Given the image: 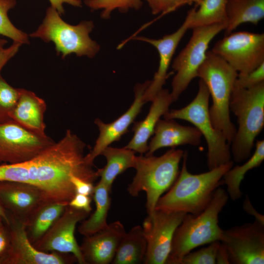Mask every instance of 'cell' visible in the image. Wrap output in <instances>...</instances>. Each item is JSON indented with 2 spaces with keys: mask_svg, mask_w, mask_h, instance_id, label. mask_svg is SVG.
<instances>
[{
  "mask_svg": "<svg viewBox=\"0 0 264 264\" xmlns=\"http://www.w3.org/2000/svg\"><path fill=\"white\" fill-rule=\"evenodd\" d=\"M238 73L251 71L264 63V34L231 33L219 40L211 50Z\"/></svg>",
  "mask_w": 264,
  "mask_h": 264,
  "instance_id": "obj_10",
  "label": "cell"
},
{
  "mask_svg": "<svg viewBox=\"0 0 264 264\" xmlns=\"http://www.w3.org/2000/svg\"><path fill=\"white\" fill-rule=\"evenodd\" d=\"M210 93L205 83L198 82V89L194 99L179 109L169 110L166 119H181L192 123L204 137L207 146V164L209 170L226 164L231 160L230 144L223 133L214 128L209 115Z\"/></svg>",
  "mask_w": 264,
  "mask_h": 264,
  "instance_id": "obj_8",
  "label": "cell"
},
{
  "mask_svg": "<svg viewBox=\"0 0 264 264\" xmlns=\"http://www.w3.org/2000/svg\"><path fill=\"white\" fill-rule=\"evenodd\" d=\"M146 250L147 242L142 227L136 225L122 237L111 264H141Z\"/></svg>",
  "mask_w": 264,
  "mask_h": 264,
  "instance_id": "obj_26",
  "label": "cell"
},
{
  "mask_svg": "<svg viewBox=\"0 0 264 264\" xmlns=\"http://www.w3.org/2000/svg\"><path fill=\"white\" fill-rule=\"evenodd\" d=\"M91 198L90 196L76 193L68 205L77 209L85 210L90 213L92 208L91 207Z\"/></svg>",
  "mask_w": 264,
  "mask_h": 264,
  "instance_id": "obj_37",
  "label": "cell"
},
{
  "mask_svg": "<svg viewBox=\"0 0 264 264\" xmlns=\"http://www.w3.org/2000/svg\"><path fill=\"white\" fill-rule=\"evenodd\" d=\"M125 233L123 224L117 220L96 233L84 236L80 248L86 264L111 263Z\"/></svg>",
  "mask_w": 264,
  "mask_h": 264,
  "instance_id": "obj_17",
  "label": "cell"
},
{
  "mask_svg": "<svg viewBox=\"0 0 264 264\" xmlns=\"http://www.w3.org/2000/svg\"><path fill=\"white\" fill-rule=\"evenodd\" d=\"M151 81L137 84L134 88V100L129 109L117 119L110 123H105L99 118L94 120L98 127L99 134L92 150L85 155L86 162L93 165L94 160L107 147L128 132V128L140 112L143 105L144 93L150 85Z\"/></svg>",
  "mask_w": 264,
  "mask_h": 264,
  "instance_id": "obj_16",
  "label": "cell"
},
{
  "mask_svg": "<svg viewBox=\"0 0 264 264\" xmlns=\"http://www.w3.org/2000/svg\"><path fill=\"white\" fill-rule=\"evenodd\" d=\"M7 43L6 39L0 38V53L5 49L4 46Z\"/></svg>",
  "mask_w": 264,
  "mask_h": 264,
  "instance_id": "obj_44",
  "label": "cell"
},
{
  "mask_svg": "<svg viewBox=\"0 0 264 264\" xmlns=\"http://www.w3.org/2000/svg\"><path fill=\"white\" fill-rule=\"evenodd\" d=\"M242 208L247 214L254 217L255 220L264 224V216L258 213L254 208L247 196H245V198L243 202Z\"/></svg>",
  "mask_w": 264,
  "mask_h": 264,
  "instance_id": "obj_41",
  "label": "cell"
},
{
  "mask_svg": "<svg viewBox=\"0 0 264 264\" xmlns=\"http://www.w3.org/2000/svg\"><path fill=\"white\" fill-rule=\"evenodd\" d=\"M154 134L146 155H153L156 151L162 148H175L184 145L198 146L202 136L195 127L183 126L174 119H166L158 121Z\"/></svg>",
  "mask_w": 264,
  "mask_h": 264,
  "instance_id": "obj_20",
  "label": "cell"
},
{
  "mask_svg": "<svg viewBox=\"0 0 264 264\" xmlns=\"http://www.w3.org/2000/svg\"><path fill=\"white\" fill-rule=\"evenodd\" d=\"M94 28L91 21H83L77 25L67 23L56 9L50 6L42 23L29 36L40 38L45 43H53L57 53L61 54L62 58L71 54L93 58L100 48L89 36Z\"/></svg>",
  "mask_w": 264,
  "mask_h": 264,
  "instance_id": "obj_7",
  "label": "cell"
},
{
  "mask_svg": "<svg viewBox=\"0 0 264 264\" xmlns=\"http://www.w3.org/2000/svg\"><path fill=\"white\" fill-rule=\"evenodd\" d=\"M22 45L20 43L13 42L10 46L0 53V72L7 63L16 54Z\"/></svg>",
  "mask_w": 264,
  "mask_h": 264,
  "instance_id": "obj_39",
  "label": "cell"
},
{
  "mask_svg": "<svg viewBox=\"0 0 264 264\" xmlns=\"http://www.w3.org/2000/svg\"><path fill=\"white\" fill-rule=\"evenodd\" d=\"M68 203L42 202L25 222L30 242L35 243L62 215Z\"/></svg>",
  "mask_w": 264,
  "mask_h": 264,
  "instance_id": "obj_24",
  "label": "cell"
},
{
  "mask_svg": "<svg viewBox=\"0 0 264 264\" xmlns=\"http://www.w3.org/2000/svg\"><path fill=\"white\" fill-rule=\"evenodd\" d=\"M86 144L70 130L57 143L25 161L31 184L38 187L43 202L68 203L76 194L70 178L93 183L99 177L85 159Z\"/></svg>",
  "mask_w": 264,
  "mask_h": 264,
  "instance_id": "obj_1",
  "label": "cell"
},
{
  "mask_svg": "<svg viewBox=\"0 0 264 264\" xmlns=\"http://www.w3.org/2000/svg\"><path fill=\"white\" fill-rule=\"evenodd\" d=\"M230 111L237 118L238 128L230 144L233 161L240 163L251 155L254 141L264 126V82L248 88L234 87Z\"/></svg>",
  "mask_w": 264,
  "mask_h": 264,
  "instance_id": "obj_5",
  "label": "cell"
},
{
  "mask_svg": "<svg viewBox=\"0 0 264 264\" xmlns=\"http://www.w3.org/2000/svg\"><path fill=\"white\" fill-rule=\"evenodd\" d=\"M185 214L156 209L148 214L142 226L147 242L144 264H166L174 234Z\"/></svg>",
  "mask_w": 264,
  "mask_h": 264,
  "instance_id": "obj_12",
  "label": "cell"
},
{
  "mask_svg": "<svg viewBox=\"0 0 264 264\" xmlns=\"http://www.w3.org/2000/svg\"><path fill=\"white\" fill-rule=\"evenodd\" d=\"M152 104L146 117L142 121L134 122L133 136L124 147L142 155L148 150V141L154 134L155 126L161 116L169 111L174 102L171 93L162 88L152 101Z\"/></svg>",
  "mask_w": 264,
  "mask_h": 264,
  "instance_id": "obj_21",
  "label": "cell"
},
{
  "mask_svg": "<svg viewBox=\"0 0 264 264\" xmlns=\"http://www.w3.org/2000/svg\"><path fill=\"white\" fill-rule=\"evenodd\" d=\"M241 165L233 166L223 175V184L226 185V192L231 199L235 201L242 195L240 185L245 174L250 170L261 165L264 160V140H257L253 154Z\"/></svg>",
  "mask_w": 264,
  "mask_h": 264,
  "instance_id": "obj_28",
  "label": "cell"
},
{
  "mask_svg": "<svg viewBox=\"0 0 264 264\" xmlns=\"http://www.w3.org/2000/svg\"><path fill=\"white\" fill-rule=\"evenodd\" d=\"M228 194L218 187L208 206L199 214H186L174 234L166 264H179L184 256L198 246L220 242L223 233L219 225V214L227 204Z\"/></svg>",
  "mask_w": 264,
  "mask_h": 264,
  "instance_id": "obj_3",
  "label": "cell"
},
{
  "mask_svg": "<svg viewBox=\"0 0 264 264\" xmlns=\"http://www.w3.org/2000/svg\"><path fill=\"white\" fill-rule=\"evenodd\" d=\"M220 242L210 243L207 247L192 252L183 257L179 264H215L216 255Z\"/></svg>",
  "mask_w": 264,
  "mask_h": 264,
  "instance_id": "obj_33",
  "label": "cell"
},
{
  "mask_svg": "<svg viewBox=\"0 0 264 264\" xmlns=\"http://www.w3.org/2000/svg\"><path fill=\"white\" fill-rule=\"evenodd\" d=\"M110 192L109 188L100 181L94 186L92 196L95 202V210L88 219L82 221L79 226L78 231L81 235L88 236L107 226V219L110 205Z\"/></svg>",
  "mask_w": 264,
  "mask_h": 264,
  "instance_id": "obj_27",
  "label": "cell"
},
{
  "mask_svg": "<svg viewBox=\"0 0 264 264\" xmlns=\"http://www.w3.org/2000/svg\"><path fill=\"white\" fill-rule=\"evenodd\" d=\"M238 74L227 62L211 50L207 52L197 73L211 96L212 105L209 110L212 123L223 133L229 144L237 131L230 118L229 104Z\"/></svg>",
  "mask_w": 264,
  "mask_h": 264,
  "instance_id": "obj_4",
  "label": "cell"
},
{
  "mask_svg": "<svg viewBox=\"0 0 264 264\" xmlns=\"http://www.w3.org/2000/svg\"><path fill=\"white\" fill-rule=\"evenodd\" d=\"M0 219L5 223L8 221V213L0 201Z\"/></svg>",
  "mask_w": 264,
  "mask_h": 264,
  "instance_id": "obj_43",
  "label": "cell"
},
{
  "mask_svg": "<svg viewBox=\"0 0 264 264\" xmlns=\"http://www.w3.org/2000/svg\"><path fill=\"white\" fill-rule=\"evenodd\" d=\"M85 4L91 10H101V18L108 19L111 13L118 10L126 13L130 9L139 10L142 6V0H85Z\"/></svg>",
  "mask_w": 264,
  "mask_h": 264,
  "instance_id": "obj_31",
  "label": "cell"
},
{
  "mask_svg": "<svg viewBox=\"0 0 264 264\" xmlns=\"http://www.w3.org/2000/svg\"><path fill=\"white\" fill-rule=\"evenodd\" d=\"M225 27V23H219L192 29V34L188 43L174 59L172 66L176 71L170 92L174 102L197 77L198 69L205 59L210 43Z\"/></svg>",
  "mask_w": 264,
  "mask_h": 264,
  "instance_id": "obj_9",
  "label": "cell"
},
{
  "mask_svg": "<svg viewBox=\"0 0 264 264\" xmlns=\"http://www.w3.org/2000/svg\"><path fill=\"white\" fill-rule=\"evenodd\" d=\"M16 3V0H0V35L22 44H29V35L15 27L8 16Z\"/></svg>",
  "mask_w": 264,
  "mask_h": 264,
  "instance_id": "obj_30",
  "label": "cell"
},
{
  "mask_svg": "<svg viewBox=\"0 0 264 264\" xmlns=\"http://www.w3.org/2000/svg\"><path fill=\"white\" fill-rule=\"evenodd\" d=\"M188 152H184L181 170L174 183L156 204V210L183 212L197 215L210 203L215 191L223 184L224 174L233 165V161L209 170L193 174L187 167Z\"/></svg>",
  "mask_w": 264,
  "mask_h": 264,
  "instance_id": "obj_2",
  "label": "cell"
},
{
  "mask_svg": "<svg viewBox=\"0 0 264 264\" xmlns=\"http://www.w3.org/2000/svg\"><path fill=\"white\" fill-rule=\"evenodd\" d=\"M264 82V63L251 71L238 74L234 87L248 88Z\"/></svg>",
  "mask_w": 264,
  "mask_h": 264,
  "instance_id": "obj_35",
  "label": "cell"
},
{
  "mask_svg": "<svg viewBox=\"0 0 264 264\" xmlns=\"http://www.w3.org/2000/svg\"><path fill=\"white\" fill-rule=\"evenodd\" d=\"M0 201L8 212L25 223L43 202L40 189L30 183L0 181Z\"/></svg>",
  "mask_w": 264,
  "mask_h": 264,
  "instance_id": "obj_19",
  "label": "cell"
},
{
  "mask_svg": "<svg viewBox=\"0 0 264 264\" xmlns=\"http://www.w3.org/2000/svg\"><path fill=\"white\" fill-rule=\"evenodd\" d=\"M19 96V89L8 84L0 72V121L10 119L9 114L15 107Z\"/></svg>",
  "mask_w": 264,
  "mask_h": 264,
  "instance_id": "obj_32",
  "label": "cell"
},
{
  "mask_svg": "<svg viewBox=\"0 0 264 264\" xmlns=\"http://www.w3.org/2000/svg\"><path fill=\"white\" fill-rule=\"evenodd\" d=\"M201 0H197V4L196 5V6H195V7H197V6L198 5V4L199 3V2H200Z\"/></svg>",
  "mask_w": 264,
  "mask_h": 264,
  "instance_id": "obj_46",
  "label": "cell"
},
{
  "mask_svg": "<svg viewBox=\"0 0 264 264\" xmlns=\"http://www.w3.org/2000/svg\"><path fill=\"white\" fill-rule=\"evenodd\" d=\"M220 242L230 264H264V224L256 220L223 230Z\"/></svg>",
  "mask_w": 264,
  "mask_h": 264,
  "instance_id": "obj_13",
  "label": "cell"
},
{
  "mask_svg": "<svg viewBox=\"0 0 264 264\" xmlns=\"http://www.w3.org/2000/svg\"><path fill=\"white\" fill-rule=\"evenodd\" d=\"M107 160L106 165L97 170L100 181L111 191L116 177L130 168L134 167L135 152L126 148L107 147L102 152Z\"/></svg>",
  "mask_w": 264,
  "mask_h": 264,
  "instance_id": "obj_25",
  "label": "cell"
},
{
  "mask_svg": "<svg viewBox=\"0 0 264 264\" xmlns=\"http://www.w3.org/2000/svg\"><path fill=\"white\" fill-rule=\"evenodd\" d=\"M89 213L68 204L44 235L33 244L39 251L71 254L79 264H86L74 236L77 224Z\"/></svg>",
  "mask_w": 264,
  "mask_h": 264,
  "instance_id": "obj_15",
  "label": "cell"
},
{
  "mask_svg": "<svg viewBox=\"0 0 264 264\" xmlns=\"http://www.w3.org/2000/svg\"><path fill=\"white\" fill-rule=\"evenodd\" d=\"M70 180L75 188L76 194L88 196L92 195L94 188L93 183L85 181L74 176H71Z\"/></svg>",
  "mask_w": 264,
  "mask_h": 264,
  "instance_id": "obj_36",
  "label": "cell"
},
{
  "mask_svg": "<svg viewBox=\"0 0 264 264\" xmlns=\"http://www.w3.org/2000/svg\"><path fill=\"white\" fill-rule=\"evenodd\" d=\"M54 142L47 135L34 133L10 118L0 121V162L27 161Z\"/></svg>",
  "mask_w": 264,
  "mask_h": 264,
  "instance_id": "obj_11",
  "label": "cell"
},
{
  "mask_svg": "<svg viewBox=\"0 0 264 264\" xmlns=\"http://www.w3.org/2000/svg\"><path fill=\"white\" fill-rule=\"evenodd\" d=\"M225 35L244 23L257 25L264 18V0H227Z\"/></svg>",
  "mask_w": 264,
  "mask_h": 264,
  "instance_id": "obj_23",
  "label": "cell"
},
{
  "mask_svg": "<svg viewBox=\"0 0 264 264\" xmlns=\"http://www.w3.org/2000/svg\"><path fill=\"white\" fill-rule=\"evenodd\" d=\"M8 221L4 223L10 236V247L3 264H68L77 260L71 254L39 251L30 242L25 223L7 211Z\"/></svg>",
  "mask_w": 264,
  "mask_h": 264,
  "instance_id": "obj_14",
  "label": "cell"
},
{
  "mask_svg": "<svg viewBox=\"0 0 264 264\" xmlns=\"http://www.w3.org/2000/svg\"><path fill=\"white\" fill-rule=\"evenodd\" d=\"M19 89L18 100L9 114V118L34 133L46 136L44 122L45 102L31 91Z\"/></svg>",
  "mask_w": 264,
  "mask_h": 264,
  "instance_id": "obj_22",
  "label": "cell"
},
{
  "mask_svg": "<svg viewBox=\"0 0 264 264\" xmlns=\"http://www.w3.org/2000/svg\"><path fill=\"white\" fill-rule=\"evenodd\" d=\"M227 0H201L197 7L189 10V29L226 22Z\"/></svg>",
  "mask_w": 264,
  "mask_h": 264,
  "instance_id": "obj_29",
  "label": "cell"
},
{
  "mask_svg": "<svg viewBox=\"0 0 264 264\" xmlns=\"http://www.w3.org/2000/svg\"><path fill=\"white\" fill-rule=\"evenodd\" d=\"M153 14L161 15L172 12L185 5L197 3V0H146Z\"/></svg>",
  "mask_w": 264,
  "mask_h": 264,
  "instance_id": "obj_34",
  "label": "cell"
},
{
  "mask_svg": "<svg viewBox=\"0 0 264 264\" xmlns=\"http://www.w3.org/2000/svg\"><path fill=\"white\" fill-rule=\"evenodd\" d=\"M10 247V236L9 230L5 224L0 232V264H3L6 258Z\"/></svg>",
  "mask_w": 264,
  "mask_h": 264,
  "instance_id": "obj_38",
  "label": "cell"
},
{
  "mask_svg": "<svg viewBox=\"0 0 264 264\" xmlns=\"http://www.w3.org/2000/svg\"><path fill=\"white\" fill-rule=\"evenodd\" d=\"M51 6L56 9L61 15L65 14V9L63 5L65 3L77 7L82 6V2L81 0H48Z\"/></svg>",
  "mask_w": 264,
  "mask_h": 264,
  "instance_id": "obj_40",
  "label": "cell"
},
{
  "mask_svg": "<svg viewBox=\"0 0 264 264\" xmlns=\"http://www.w3.org/2000/svg\"><path fill=\"white\" fill-rule=\"evenodd\" d=\"M216 264H230L226 249L221 242L217 251Z\"/></svg>",
  "mask_w": 264,
  "mask_h": 264,
  "instance_id": "obj_42",
  "label": "cell"
},
{
  "mask_svg": "<svg viewBox=\"0 0 264 264\" xmlns=\"http://www.w3.org/2000/svg\"><path fill=\"white\" fill-rule=\"evenodd\" d=\"M184 153L182 150L172 148L159 156H135L134 168L136 173L127 191L134 197L141 191L146 193L148 214L154 211L159 198L176 179Z\"/></svg>",
  "mask_w": 264,
  "mask_h": 264,
  "instance_id": "obj_6",
  "label": "cell"
},
{
  "mask_svg": "<svg viewBox=\"0 0 264 264\" xmlns=\"http://www.w3.org/2000/svg\"><path fill=\"white\" fill-rule=\"evenodd\" d=\"M5 226V223L3 221L0 219V232L3 229Z\"/></svg>",
  "mask_w": 264,
  "mask_h": 264,
  "instance_id": "obj_45",
  "label": "cell"
},
{
  "mask_svg": "<svg viewBox=\"0 0 264 264\" xmlns=\"http://www.w3.org/2000/svg\"><path fill=\"white\" fill-rule=\"evenodd\" d=\"M188 29L189 20L187 16L183 23L175 32L166 35L161 38L154 39L143 36L134 38L152 44L157 49L159 54L158 69L143 95L145 103L152 102L157 93L163 88V86L168 77V70L175 51Z\"/></svg>",
  "mask_w": 264,
  "mask_h": 264,
  "instance_id": "obj_18",
  "label": "cell"
}]
</instances>
